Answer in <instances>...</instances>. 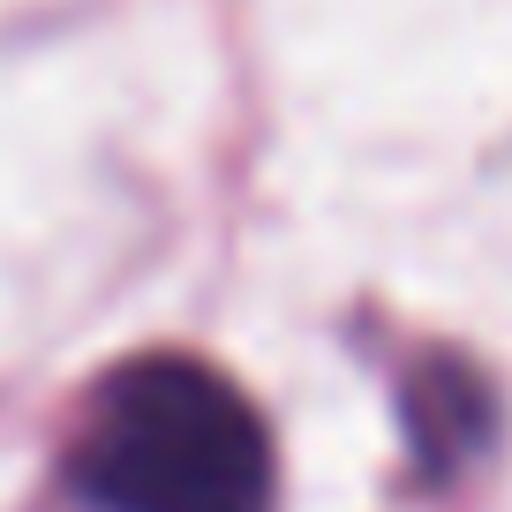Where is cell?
<instances>
[{"mask_svg": "<svg viewBox=\"0 0 512 512\" xmlns=\"http://www.w3.org/2000/svg\"><path fill=\"white\" fill-rule=\"evenodd\" d=\"M68 475L98 512H272V430L196 354H136L83 407Z\"/></svg>", "mask_w": 512, "mask_h": 512, "instance_id": "cell-1", "label": "cell"}, {"mask_svg": "<svg viewBox=\"0 0 512 512\" xmlns=\"http://www.w3.org/2000/svg\"><path fill=\"white\" fill-rule=\"evenodd\" d=\"M407 430H415L422 467H430V475H452V467H460L467 452H482V437H490V392H482V377L467 362L430 354V362L407 377Z\"/></svg>", "mask_w": 512, "mask_h": 512, "instance_id": "cell-2", "label": "cell"}]
</instances>
